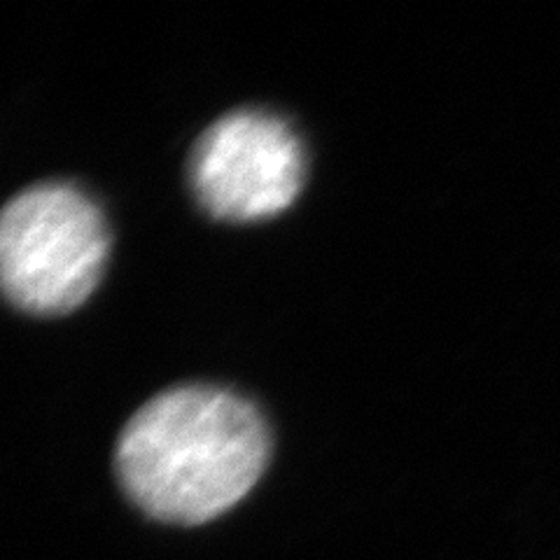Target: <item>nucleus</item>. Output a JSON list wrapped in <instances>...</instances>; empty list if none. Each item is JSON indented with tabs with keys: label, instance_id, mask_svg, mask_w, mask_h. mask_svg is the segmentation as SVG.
I'll list each match as a JSON object with an SVG mask.
<instances>
[{
	"label": "nucleus",
	"instance_id": "f257e3e1",
	"mask_svg": "<svg viewBox=\"0 0 560 560\" xmlns=\"http://www.w3.org/2000/svg\"><path fill=\"white\" fill-rule=\"evenodd\" d=\"M269 455V425L253 401L197 383L164 390L131 416L115 467L138 510L164 523L199 525L248 495Z\"/></svg>",
	"mask_w": 560,
	"mask_h": 560
},
{
	"label": "nucleus",
	"instance_id": "f03ea898",
	"mask_svg": "<svg viewBox=\"0 0 560 560\" xmlns=\"http://www.w3.org/2000/svg\"><path fill=\"white\" fill-rule=\"evenodd\" d=\"M110 253L103 210L84 189L43 183L20 191L0 220L8 300L31 315H66L94 294Z\"/></svg>",
	"mask_w": 560,
	"mask_h": 560
},
{
	"label": "nucleus",
	"instance_id": "7ed1b4c3",
	"mask_svg": "<svg viewBox=\"0 0 560 560\" xmlns=\"http://www.w3.org/2000/svg\"><path fill=\"white\" fill-rule=\"evenodd\" d=\"M306 154L288 121L267 110H234L213 121L189 156L199 206L222 222L267 220L304 187Z\"/></svg>",
	"mask_w": 560,
	"mask_h": 560
}]
</instances>
